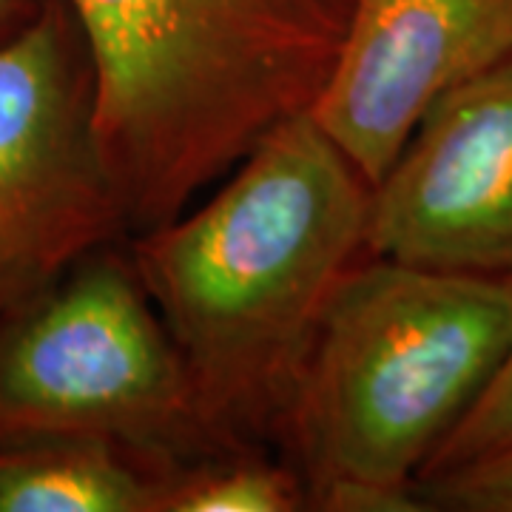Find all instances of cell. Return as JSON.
Segmentation results:
<instances>
[{"label":"cell","mask_w":512,"mask_h":512,"mask_svg":"<svg viewBox=\"0 0 512 512\" xmlns=\"http://www.w3.org/2000/svg\"><path fill=\"white\" fill-rule=\"evenodd\" d=\"M367 214L370 183L305 111L265 134L200 211L134 242L211 439L285 416L330 296L367 251Z\"/></svg>","instance_id":"1"},{"label":"cell","mask_w":512,"mask_h":512,"mask_svg":"<svg viewBox=\"0 0 512 512\" xmlns=\"http://www.w3.org/2000/svg\"><path fill=\"white\" fill-rule=\"evenodd\" d=\"M94 131L131 228L183 214L285 120L313 109L353 0H69Z\"/></svg>","instance_id":"2"},{"label":"cell","mask_w":512,"mask_h":512,"mask_svg":"<svg viewBox=\"0 0 512 512\" xmlns=\"http://www.w3.org/2000/svg\"><path fill=\"white\" fill-rule=\"evenodd\" d=\"M512 336L504 276L373 256L339 282L293 382L288 421L311 507L427 510L421 467L493 379Z\"/></svg>","instance_id":"3"},{"label":"cell","mask_w":512,"mask_h":512,"mask_svg":"<svg viewBox=\"0 0 512 512\" xmlns=\"http://www.w3.org/2000/svg\"><path fill=\"white\" fill-rule=\"evenodd\" d=\"M97 439L128 453L214 441L134 262L94 251L0 336V441Z\"/></svg>","instance_id":"4"},{"label":"cell","mask_w":512,"mask_h":512,"mask_svg":"<svg viewBox=\"0 0 512 512\" xmlns=\"http://www.w3.org/2000/svg\"><path fill=\"white\" fill-rule=\"evenodd\" d=\"M120 228L92 63L46 6L0 40V313H18Z\"/></svg>","instance_id":"5"},{"label":"cell","mask_w":512,"mask_h":512,"mask_svg":"<svg viewBox=\"0 0 512 512\" xmlns=\"http://www.w3.org/2000/svg\"><path fill=\"white\" fill-rule=\"evenodd\" d=\"M365 248L433 271L512 276V57L427 109L370 188Z\"/></svg>","instance_id":"6"},{"label":"cell","mask_w":512,"mask_h":512,"mask_svg":"<svg viewBox=\"0 0 512 512\" xmlns=\"http://www.w3.org/2000/svg\"><path fill=\"white\" fill-rule=\"evenodd\" d=\"M512 57V0H353L313 120L370 188L441 94Z\"/></svg>","instance_id":"7"},{"label":"cell","mask_w":512,"mask_h":512,"mask_svg":"<svg viewBox=\"0 0 512 512\" xmlns=\"http://www.w3.org/2000/svg\"><path fill=\"white\" fill-rule=\"evenodd\" d=\"M157 481L109 441H20L0 453V512H154Z\"/></svg>","instance_id":"8"},{"label":"cell","mask_w":512,"mask_h":512,"mask_svg":"<svg viewBox=\"0 0 512 512\" xmlns=\"http://www.w3.org/2000/svg\"><path fill=\"white\" fill-rule=\"evenodd\" d=\"M311 507L308 484L274 461L228 456L160 473L154 512H296Z\"/></svg>","instance_id":"9"},{"label":"cell","mask_w":512,"mask_h":512,"mask_svg":"<svg viewBox=\"0 0 512 512\" xmlns=\"http://www.w3.org/2000/svg\"><path fill=\"white\" fill-rule=\"evenodd\" d=\"M512 285V276H507ZM512 444V336L510 348L504 353L501 365L493 373V379L487 387L478 393V399L467 413L456 421V427L441 439V444L433 450V456L427 458V464L421 467V481L441 476L453 467H461L467 461L493 456L498 450Z\"/></svg>","instance_id":"10"},{"label":"cell","mask_w":512,"mask_h":512,"mask_svg":"<svg viewBox=\"0 0 512 512\" xmlns=\"http://www.w3.org/2000/svg\"><path fill=\"white\" fill-rule=\"evenodd\" d=\"M416 495L427 510L512 512V444L421 481Z\"/></svg>","instance_id":"11"},{"label":"cell","mask_w":512,"mask_h":512,"mask_svg":"<svg viewBox=\"0 0 512 512\" xmlns=\"http://www.w3.org/2000/svg\"><path fill=\"white\" fill-rule=\"evenodd\" d=\"M32 15H26V3L23 0H0V40L18 32L20 26Z\"/></svg>","instance_id":"12"}]
</instances>
